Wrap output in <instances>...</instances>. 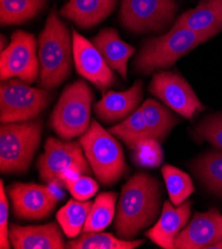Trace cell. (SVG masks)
Masks as SVG:
<instances>
[{"mask_svg":"<svg viewBox=\"0 0 222 249\" xmlns=\"http://www.w3.org/2000/svg\"><path fill=\"white\" fill-rule=\"evenodd\" d=\"M160 182L149 174L139 173L121 188L115 219V231L121 239L132 240L155 222L161 208Z\"/></svg>","mask_w":222,"mask_h":249,"instance_id":"obj_1","label":"cell"},{"mask_svg":"<svg viewBox=\"0 0 222 249\" xmlns=\"http://www.w3.org/2000/svg\"><path fill=\"white\" fill-rule=\"evenodd\" d=\"M38 58V85L41 89H57L71 74L74 62L73 36L55 9L49 14L45 27L39 34Z\"/></svg>","mask_w":222,"mask_h":249,"instance_id":"obj_2","label":"cell"},{"mask_svg":"<svg viewBox=\"0 0 222 249\" xmlns=\"http://www.w3.org/2000/svg\"><path fill=\"white\" fill-rule=\"evenodd\" d=\"M212 38L186 28L172 27L160 37L147 40L135 60V70L149 74L155 71L170 68L194 48Z\"/></svg>","mask_w":222,"mask_h":249,"instance_id":"obj_3","label":"cell"},{"mask_svg":"<svg viewBox=\"0 0 222 249\" xmlns=\"http://www.w3.org/2000/svg\"><path fill=\"white\" fill-rule=\"evenodd\" d=\"M79 142L92 171L102 185L112 186L124 176L127 164L122 148L97 120L91 121L89 129Z\"/></svg>","mask_w":222,"mask_h":249,"instance_id":"obj_4","label":"cell"},{"mask_svg":"<svg viewBox=\"0 0 222 249\" xmlns=\"http://www.w3.org/2000/svg\"><path fill=\"white\" fill-rule=\"evenodd\" d=\"M43 123L40 119L2 123L0 127V171L26 173L39 146Z\"/></svg>","mask_w":222,"mask_h":249,"instance_id":"obj_5","label":"cell"},{"mask_svg":"<svg viewBox=\"0 0 222 249\" xmlns=\"http://www.w3.org/2000/svg\"><path fill=\"white\" fill-rule=\"evenodd\" d=\"M93 91L84 80H78L65 88L50 116V124L56 134L71 140L81 137L91 125Z\"/></svg>","mask_w":222,"mask_h":249,"instance_id":"obj_6","label":"cell"},{"mask_svg":"<svg viewBox=\"0 0 222 249\" xmlns=\"http://www.w3.org/2000/svg\"><path fill=\"white\" fill-rule=\"evenodd\" d=\"M52 101L48 89L30 87L19 79L1 81L0 120L1 123L35 119Z\"/></svg>","mask_w":222,"mask_h":249,"instance_id":"obj_7","label":"cell"},{"mask_svg":"<svg viewBox=\"0 0 222 249\" xmlns=\"http://www.w3.org/2000/svg\"><path fill=\"white\" fill-rule=\"evenodd\" d=\"M37 167L41 181L47 184L62 181L67 172L89 175L92 171L80 142H63L54 137L47 139Z\"/></svg>","mask_w":222,"mask_h":249,"instance_id":"obj_8","label":"cell"},{"mask_svg":"<svg viewBox=\"0 0 222 249\" xmlns=\"http://www.w3.org/2000/svg\"><path fill=\"white\" fill-rule=\"evenodd\" d=\"M39 72L35 36L22 30L14 31L9 45L0 54V79L17 78L31 85L39 78Z\"/></svg>","mask_w":222,"mask_h":249,"instance_id":"obj_9","label":"cell"},{"mask_svg":"<svg viewBox=\"0 0 222 249\" xmlns=\"http://www.w3.org/2000/svg\"><path fill=\"white\" fill-rule=\"evenodd\" d=\"M176 0H121L120 20L136 34L160 32L174 19Z\"/></svg>","mask_w":222,"mask_h":249,"instance_id":"obj_10","label":"cell"},{"mask_svg":"<svg viewBox=\"0 0 222 249\" xmlns=\"http://www.w3.org/2000/svg\"><path fill=\"white\" fill-rule=\"evenodd\" d=\"M149 91L171 110L192 119L205 109L190 85L179 72L159 71L153 77Z\"/></svg>","mask_w":222,"mask_h":249,"instance_id":"obj_11","label":"cell"},{"mask_svg":"<svg viewBox=\"0 0 222 249\" xmlns=\"http://www.w3.org/2000/svg\"><path fill=\"white\" fill-rule=\"evenodd\" d=\"M7 192L13 213L21 219L45 218L51 213L59 201L50 187L35 183H12Z\"/></svg>","mask_w":222,"mask_h":249,"instance_id":"obj_12","label":"cell"},{"mask_svg":"<svg viewBox=\"0 0 222 249\" xmlns=\"http://www.w3.org/2000/svg\"><path fill=\"white\" fill-rule=\"evenodd\" d=\"M74 65L80 76L106 93L116 83L115 74L91 41L73 31Z\"/></svg>","mask_w":222,"mask_h":249,"instance_id":"obj_13","label":"cell"},{"mask_svg":"<svg viewBox=\"0 0 222 249\" xmlns=\"http://www.w3.org/2000/svg\"><path fill=\"white\" fill-rule=\"evenodd\" d=\"M222 240V213L217 209L195 213L175 239V249H209Z\"/></svg>","mask_w":222,"mask_h":249,"instance_id":"obj_14","label":"cell"},{"mask_svg":"<svg viewBox=\"0 0 222 249\" xmlns=\"http://www.w3.org/2000/svg\"><path fill=\"white\" fill-rule=\"evenodd\" d=\"M142 91L143 83L140 80L125 91L109 90L95 105V112L105 123L121 122L138 109L142 99Z\"/></svg>","mask_w":222,"mask_h":249,"instance_id":"obj_15","label":"cell"},{"mask_svg":"<svg viewBox=\"0 0 222 249\" xmlns=\"http://www.w3.org/2000/svg\"><path fill=\"white\" fill-rule=\"evenodd\" d=\"M191 206L190 201L175 207L168 201L164 202L160 219L144 235L161 248L175 249V239L186 226L191 213Z\"/></svg>","mask_w":222,"mask_h":249,"instance_id":"obj_16","label":"cell"},{"mask_svg":"<svg viewBox=\"0 0 222 249\" xmlns=\"http://www.w3.org/2000/svg\"><path fill=\"white\" fill-rule=\"evenodd\" d=\"M9 238L15 249H63L64 236L57 223L22 227L11 223Z\"/></svg>","mask_w":222,"mask_h":249,"instance_id":"obj_17","label":"cell"},{"mask_svg":"<svg viewBox=\"0 0 222 249\" xmlns=\"http://www.w3.org/2000/svg\"><path fill=\"white\" fill-rule=\"evenodd\" d=\"M172 27L215 36L222 30V0H202L196 7L182 13Z\"/></svg>","mask_w":222,"mask_h":249,"instance_id":"obj_18","label":"cell"},{"mask_svg":"<svg viewBox=\"0 0 222 249\" xmlns=\"http://www.w3.org/2000/svg\"><path fill=\"white\" fill-rule=\"evenodd\" d=\"M91 42L101 53L110 68L127 80L128 62L136 51L135 48L122 41L118 31L114 28L101 30Z\"/></svg>","mask_w":222,"mask_h":249,"instance_id":"obj_19","label":"cell"},{"mask_svg":"<svg viewBox=\"0 0 222 249\" xmlns=\"http://www.w3.org/2000/svg\"><path fill=\"white\" fill-rule=\"evenodd\" d=\"M118 0H69L60 15L78 27L89 29L104 21L116 8Z\"/></svg>","mask_w":222,"mask_h":249,"instance_id":"obj_20","label":"cell"},{"mask_svg":"<svg viewBox=\"0 0 222 249\" xmlns=\"http://www.w3.org/2000/svg\"><path fill=\"white\" fill-rule=\"evenodd\" d=\"M141 108L151 139L157 140L158 142H162L171 129L181 121L166 107L152 98H147L141 106Z\"/></svg>","mask_w":222,"mask_h":249,"instance_id":"obj_21","label":"cell"},{"mask_svg":"<svg viewBox=\"0 0 222 249\" xmlns=\"http://www.w3.org/2000/svg\"><path fill=\"white\" fill-rule=\"evenodd\" d=\"M192 169L210 192L222 197V151L202 155L194 160Z\"/></svg>","mask_w":222,"mask_h":249,"instance_id":"obj_22","label":"cell"},{"mask_svg":"<svg viewBox=\"0 0 222 249\" xmlns=\"http://www.w3.org/2000/svg\"><path fill=\"white\" fill-rule=\"evenodd\" d=\"M116 192H104L95 198L92 210L86 220L82 232H100L107 229L116 213Z\"/></svg>","mask_w":222,"mask_h":249,"instance_id":"obj_23","label":"cell"},{"mask_svg":"<svg viewBox=\"0 0 222 249\" xmlns=\"http://www.w3.org/2000/svg\"><path fill=\"white\" fill-rule=\"evenodd\" d=\"M91 201L70 200L57 213V221L69 238H75L82 232L93 207Z\"/></svg>","mask_w":222,"mask_h":249,"instance_id":"obj_24","label":"cell"},{"mask_svg":"<svg viewBox=\"0 0 222 249\" xmlns=\"http://www.w3.org/2000/svg\"><path fill=\"white\" fill-rule=\"evenodd\" d=\"M143 240H127L115 237L112 233L105 232H82L77 239L70 240L65 248L70 249H135Z\"/></svg>","mask_w":222,"mask_h":249,"instance_id":"obj_25","label":"cell"},{"mask_svg":"<svg viewBox=\"0 0 222 249\" xmlns=\"http://www.w3.org/2000/svg\"><path fill=\"white\" fill-rule=\"evenodd\" d=\"M45 6V0H0V23L3 26L25 23Z\"/></svg>","mask_w":222,"mask_h":249,"instance_id":"obj_26","label":"cell"},{"mask_svg":"<svg viewBox=\"0 0 222 249\" xmlns=\"http://www.w3.org/2000/svg\"><path fill=\"white\" fill-rule=\"evenodd\" d=\"M109 131L121 139L132 150H135L141 142L151 139L141 107L128 118L110 128Z\"/></svg>","mask_w":222,"mask_h":249,"instance_id":"obj_27","label":"cell"},{"mask_svg":"<svg viewBox=\"0 0 222 249\" xmlns=\"http://www.w3.org/2000/svg\"><path fill=\"white\" fill-rule=\"evenodd\" d=\"M161 174L168 192L169 200L174 206H180L184 203L194 192L191 178L179 168L164 165L161 168Z\"/></svg>","mask_w":222,"mask_h":249,"instance_id":"obj_28","label":"cell"},{"mask_svg":"<svg viewBox=\"0 0 222 249\" xmlns=\"http://www.w3.org/2000/svg\"><path fill=\"white\" fill-rule=\"evenodd\" d=\"M193 136L201 141H208L222 151V112L204 118L193 130Z\"/></svg>","mask_w":222,"mask_h":249,"instance_id":"obj_29","label":"cell"},{"mask_svg":"<svg viewBox=\"0 0 222 249\" xmlns=\"http://www.w3.org/2000/svg\"><path fill=\"white\" fill-rule=\"evenodd\" d=\"M66 188L75 200L87 201L96 195L99 190L98 183L84 175H74L63 180Z\"/></svg>","mask_w":222,"mask_h":249,"instance_id":"obj_30","label":"cell"},{"mask_svg":"<svg viewBox=\"0 0 222 249\" xmlns=\"http://www.w3.org/2000/svg\"><path fill=\"white\" fill-rule=\"evenodd\" d=\"M137 161L143 166L157 167L162 161V151L157 140L147 139L137 146Z\"/></svg>","mask_w":222,"mask_h":249,"instance_id":"obj_31","label":"cell"},{"mask_svg":"<svg viewBox=\"0 0 222 249\" xmlns=\"http://www.w3.org/2000/svg\"><path fill=\"white\" fill-rule=\"evenodd\" d=\"M8 210L9 203L4 191V184L1 180L0 182V248L9 249V227H8Z\"/></svg>","mask_w":222,"mask_h":249,"instance_id":"obj_32","label":"cell"},{"mask_svg":"<svg viewBox=\"0 0 222 249\" xmlns=\"http://www.w3.org/2000/svg\"><path fill=\"white\" fill-rule=\"evenodd\" d=\"M9 45L8 40L5 38L4 35H1V38H0V51H3V50Z\"/></svg>","mask_w":222,"mask_h":249,"instance_id":"obj_33","label":"cell"},{"mask_svg":"<svg viewBox=\"0 0 222 249\" xmlns=\"http://www.w3.org/2000/svg\"><path fill=\"white\" fill-rule=\"evenodd\" d=\"M209 249H222V240L219 241V242H217L216 244L212 245Z\"/></svg>","mask_w":222,"mask_h":249,"instance_id":"obj_34","label":"cell"}]
</instances>
